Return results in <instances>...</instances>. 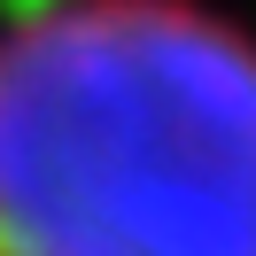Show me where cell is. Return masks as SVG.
Wrapping results in <instances>:
<instances>
[{
  "instance_id": "obj_1",
  "label": "cell",
  "mask_w": 256,
  "mask_h": 256,
  "mask_svg": "<svg viewBox=\"0 0 256 256\" xmlns=\"http://www.w3.org/2000/svg\"><path fill=\"white\" fill-rule=\"evenodd\" d=\"M0 256H256V32L210 0L0 24Z\"/></svg>"
}]
</instances>
